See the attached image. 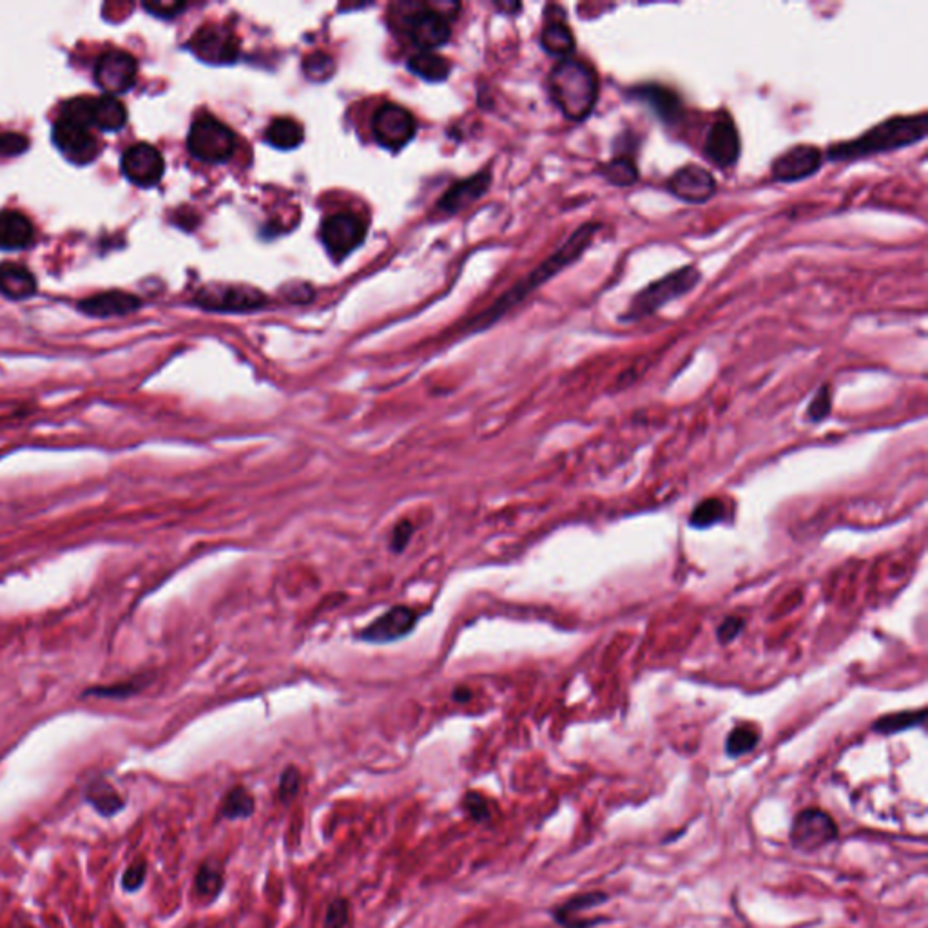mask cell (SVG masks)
<instances>
[{
    "instance_id": "9",
    "label": "cell",
    "mask_w": 928,
    "mask_h": 928,
    "mask_svg": "<svg viewBox=\"0 0 928 928\" xmlns=\"http://www.w3.org/2000/svg\"><path fill=\"white\" fill-rule=\"evenodd\" d=\"M838 838L834 818L823 809L811 807L798 812L791 825V843L802 853H812Z\"/></svg>"
},
{
    "instance_id": "20",
    "label": "cell",
    "mask_w": 928,
    "mask_h": 928,
    "mask_svg": "<svg viewBox=\"0 0 928 928\" xmlns=\"http://www.w3.org/2000/svg\"><path fill=\"white\" fill-rule=\"evenodd\" d=\"M140 305L142 301L136 296L122 290H113L82 299L79 303V308L84 314L93 318H113L134 313L136 308H140Z\"/></svg>"
},
{
    "instance_id": "45",
    "label": "cell",
    "mask_w": 928,
    "mask_h": 928,
    "mask_svg": "<svg viewBox=\"0 0 928 928\" xmlns=\"http://www.w3.org/2000/svg\"><path fill=\"white\" fill-rule=\"evenodd\" d=\"M185 8H187L185 3H176V0H160V3H145L143 4L145 12H149L154 17H164V19L176 17Z\"/></svg>"
},
{
    "instance_id": "47",
    "label": "cell",
    "mask_w": 928,
    "mask_h": 928,
    "mask_svg": "<svg viewBox=\"0 0 928 928\" xmlns=\"http://www.w3.org/2000/svg\"><path fill=\"white\" fill-rule=\"evenodd\" d=\"M410 535H412V526H410V522H407V520H405V522L398 524V526H396V529H394V533H392V540H391V543H392V550H394V552H403V550H405V546L408 545Z\"/></svg>"
},
{
    "instance_id": "32",
    "label": "cell",
    "mask_w": 928,
    "mask_h": 928,
    "mask_svg": "<svg viewBox=\"0 0 928 928\" xmlns=\"http://www.w3.org/2000/svg\"><path fill=\"white\" fill-rule=\"evenodd\" d=\"M145 685H147V676L140 675V676H133L129 680H122V682H115V683L88 687L82 692V696H95V699H111V700L116 699V700H122V699H129V696L140 692Z\"/></svg>"
},
{
    "instance_id": "22",
    "label": "cell",
    "mask_w": 928,
    "mask_h": 928,
    "mask_svg": "<svg viewBox=\"0 0 928 928\" xmlns=\"http://www.w3.org/2000/svg\"><path fill=\"white\" fill-rule=\"evenodd\" d=\"M606 901H607V894L606 892H600V890L582 892L579 896H573V898L566 899L563 905L555 907L554 908V917L564 928H589L593 924L586 923L580 917V914H584V912H588L591 908H597V907L604 905Z\"/></svg>"
},
{
    "instance_id": "30",
    "label": "cell",
    "mask_w": 928,
    "mask_h": 928,
    "mask_svg": "<svg viewBox=\"0 0 928 928\" xmlns=\"http://www.w3.org/2000/svg\"><path fill=\"white\" fill-rule=\"evenodd\" d=\"M303 127L292 118H276L271 122L265 133V140L276 149H296L303 142Z\"/></svg>"
},
{
    "instance_id": "5",
    "label": "cell",
    "mask_w": 928,
    "mask_h": 928,
    "mask_svg": "<svg viewBox=\"0 0 928 928\" xmlns=\"http://www.w3.org/2000/svg\"><path fill=\"white\" fill-rule=\"evenodd\" d=\"M187 147L194 159L209 164L227 162L236 149V136L214 116H200L193 122Z\"/></svg>"
},
{
    "instance_id": "2",
    "label": "cell",
    "mask_w": 928,
    "mask_h": 928,
    "mask_svg": "<svg viewBox=\"0 0 928 928\" xmlns=\"http://www.w3.org/2000/svg\"><path fill=\"white\" fill-rule=\"evenodd\" d=\"M598 221H586L580 227H577L571 236L537 269H533L526 278H522L517 285H513L488 313H485L479 318V323L483 327H488L490 323L497 322L501 316H504L513 306H517L520 301H524L529 294H533L538 287L548 283L552 278H555L559 272L573 265L577 260L584 256V253L589 249L593 238L598 235L600 230Z\"/></svg>"
},
{
    "instance_id": "7",
    "label": "cell",
    "mask_w": 928,
    "mask_h": 928,
    "mask_svg": "<svg viewBox=\"0 0 928 928\" xmlns=\"http://www.w3.org/2000/svg\"><path fill=\"white\" fill-rule=\"evenodd\" d=\"M740 143H742L740 131H738L733 116L729 113L722 111L711 122V125L706 133V138H704L702 150H704V157L711 164H715L720 169H729V168H735L740 159V152H742Z\"/></svg>"
},
{
    "instance_id": "36",
    "label": "cell",
    "mask_w": 928,
    "mask_h": 928,
    "mask_svg": "<svg viewBox=\"0 0 928 928\" xmlns=\"http://www.w3.org/2000/svg\"><path fill=\"white\" fill-rule=\"evenodd\" d=\"M334 69H336L334 58L323 51H314L313 55H308L303 62L305 74L314 82L329 81L334 74Z\"/></svg>"
},
{
    "instance_id": "3",
    "label": "cell",
    "mask_w": 928,
    "mask_h": 928,
    "mask_svg": "<svg viewBox=\"0 0 928 928\" xmlns=\"http://www.w3.org/2000/svg\"><path fill=\"white\" fill-rule=\"evenodd\" d=\"M548 90L554 104L568 120L584 122L597 107L600 82L588 60L566 56L552 67Z\"/></svg>"
},
{
    "instance_id": "25",
    "label": "cell",
    "mask_w": 928,
    "mask_h": 928,
    "mask_svg": "<svg viewBox=\"0 0 928 928\" xmlns=\"http://www.w3.org/2000/svg\"><path fill=\"white\" fill-rule=\"evenodd\" d=\"M37 290L33 274L19 263L0 265V292L10 299H26Z\"/></svg>"
},
{
    "instance_id": "11",
    "label": "cell",
    "mask_w": 928,
    "mask_h": 928,
    "mask_svg": "<svg viewBox=\"0 0 928 928\" xmlns=\"http://www.w3.org/2000/svg\"><path fill=\"white\" fill-rule=\"evenodd\" d=\"M372 133L379 145L398 150L414 138L416 120L408 109L398 104H384L374 113Z\"/></svg>"
},
{
    "instance_id": "37",
    "label": "cell",
    "mask_w": 928,
    "mask_h": 928,
    "mask_svg": "<svg viewBox=\"0 0 928 928\" xmlns=\"http://www.w3.org/2000/svg\"><path fill=\"white\" fill-rule=\"evenodd\" d=\"M223 887V876L219 869L212 867V864H203L196 874L194 889L200 898H214Z\"/></svg>"
},
{
    "instance_id": "14",
    "label": "cell",
    "mask_w": 928,
    "mask_h": 928,
    "mask_svg": "<svg viewBox=\"0 0 928 928\" xmlns=\"http://www.w3.org/2000/svg\"><path fill=\"white\" fill-rule=\"evenodd\" d=\"M667 193L683 203L700 205L709 202L718 189L717 178L702 166L685 164L676 169L666 182Z\"/></svg>"
},
{
    "instance_id": "27",
    "label": "cell",
    "mask_w": 928,
    "mask_h": 928,
    "mask_svg": "<svg viewBox=\"0 0 928 928\" xmlns=\"http://www.w3.org/2000/svg\"><path fill=\"white\" fill-rule=\"evenodd\" d=\"M598 175L614 187L635 185L640 176L633 154H614L609 162L598 166Z\"/></svg>"
},
{
    "instance_id": "19",
    "label": "cell",
    "mask_w": 928,
    "mask_h": 928,
    "mask_svg": "<svg viewBox=\"0 0 928 928\" xmlns=\"http://www.w3.org/2000/svg\"><path fill=\"white\" fill-rule=\"evenodd\" d=\"M628 97L646 104L666 125H676L685 116L683 102L680 95L662 84H639L628 90Z\"/></svg>"
},
{
    "instance_id": "16",
    "label": "cell",
    "mask_w": 928,
    "mask_h": 928,
    "mask_svg": "<svg viewBox=\"0 0 928 928\" xmlns=\"http://www.w3.org/2000/svg\"><path fill=\"white\" fill-rule=\"evenodd\" d=\"M53 142L73 164H90L100 154V143L90 127L64 118L53 125Z\"/></svg>"
},
{
    "instance_id": "44",
    "label": "cell",
    "mask_w": 928,
    "mask_h": 928,
    "mask_svg": "<svg viewBox=\"0 0 928 928\" xmlns=\"http://www.w3.org/2000/svg\"><path fill=\"white\" fill-rule=\"evenodd\" d=\"M301 786V775L296 767H287L279 778V798L283 802L294 800Z\"/></svg>"
},
{
    "instance_id": "4",
    "label": "cell",
    "mask_w": 928,
    "mask_h": 928,
    "mask_svg": "<svg viewBox=\"0 0 928 928\" xmlns=\"http://www.w3.org/2000/svg\"><path fill=\"white\" fill-rule=\"evenodd\" d=\"M700 279L702 272L699 269L694 265H683L660 279L651 281L632 297L626 313L621 314V322L635 323L657 314L667 303L689 294Z\"/></svg>"
},
{
    "instance_id": "35",
    "label": "cell",
    "mask_w": 928,
    "mask_h": 928,
    "mask_svg": "<svg viewBox=\"0 0 928 928\" xmlns=\"http://www.w3.org/2000/svg\"><path fill=\"white\" fill-rule=\"evenodd\" d=\"M724 513H726V506L720 499H706L704 503H700L692 510L689 522L692 528L704 529V528H709V526L720 522L724 519Z\"/></svg>"
},
{
    "instance_id": "21",
    "label": "cell",
    "mask_w": 928,
    "mask_h": 928,
    "mask_svg": "<svg viewBox=\"0 0 928 928\" xmlns=\"http://www.w3.org/2000/svg\"><path fill=\"white\" fill-rule=\"evenodd\" d=\"M540 46H543V49L548 55L557 56L559 60L571 56V53L575 51V35L563 10L559 15L546 17V24L543 28V33H540Z\"/></svg>"
},
{
    "instance_id": "26",
    "label": "cell",
    "mask_w": 928,
    "mask_h": 928,
    "mask_svg": "<svg viewBox=\"0 0 928 928\" xmlns=\"http://www.w3.org/2000/svg\"><path fill=\"white\" fill-rule=\"evenodd\" d=\"M93 125L102 131H120L127 122L125 106L111 95L93 99Z\"/></svg>"
},
{
    "instance_id": "13",
    "label": "cell",
    "mask_w": 928,
    "mask_h": 928,
    "mask_svg": "<svg viewBox=\"0 0 928 928\" xmlns=\"http://www.w3.org/2000/svg\"><path fill=\"white\" fill-rule=\"evenodd\" d=\"M138 74L136 58L122 49H109L99 56L95 65L97 84L111 97L129 91Z\"/></svg>"
},
{
    "instance_id": "34",
    "label": "cell",
    "mask_w": 928,
    "mask_h": 928,
    "mask_svg": "<svg viewBox=\"0 0 928 928\" xmlns=\"http://www.w3.org/2000/svg\"><path fill=\"white\" fill-rule=\"evenodd\" d=\"M760 742V733L752 726H738L731 731L726 742V751L731 758L751 752Z\"/></svg>"
},
{
    "instance_id": "15",
    "label": "cell",
    "mask_w": 928,
    "mask_h": 928,
    "mask_svg": "<svg viewBox=\"0 0 928 928\" xmlns=\"http://www.w3.org/2000/svg\"><path fill=\"white\" fill-rule=\"evenodd\" d=\"M366 236L365 221L352 212H339L325 219L322 240L334 258H345L354 253Z\"/></svg>"
},
{
    "instance_id": "28",
    "label": "cell",
    "mask_w": 928,
    "mask_h": 928,
    "mask_svg": "<svg viewBox=\"0 0 928 928\" xmlns=\"http://www.w3.org/2000/svg\"><path fill=\"white\" fill-rule=\"evenodd\" d=\"M86 800L97 809L102 816H113L118 814L124 809V798L118 795V791L106 780L99 778L93 780L86 789Z\"/></svg>"
},
{
    "instance_id": "6",
    "label": "cell",
    "mask_w": 928,
    "mask_h": 928,
    "mask_svg": "<svg viewBox=\"0 0 928 928\" xmlns=\"http://www.w3.org/2000/svg\"><path fill=\"white\" fill-rule=\"evenodd\" d=\"M405 6L408 12H405L403 4L394 6L400 12L394 17L400 21V28L421 51H432L435 47L444 46L450 40L451 31L448 26V19L441 17L437 12L425 4Z\"/></svg>"
},
{
    "instance_id": "41",
    "label": "cell",
    "mask_w": 928,
    "mask_h": 928,
    "mask_svg": "<svg viewBox=\"0 0 928 928\" xmlns=\"http://www.w3.org/2000/svg\"><path fill=\"white\" fill-rule=\"evenodd\" d=\"M830 408H832L830 384H823L821 389L816 392V396L812 398V401L809 405V410H807V416H809L811 421L820 423V421H823L830 414Z\"/></svg>"
},
{
    "instance_id": "12",
    "label": "cell",
    "mask_w": 928,
    "mask_h": 928,
    "mask_svg": "<svg viewBox=\"0 0 928 928\" xmlns=\"http://www.w3.org/2000/svg\"><path fill=\"white\" fill-rule=\"evenodd\" d=\"M189 49L203 62L223 65L232 64L240 55V40L225 26H202L189 40Z\"/></svg>"
},
{
    "instance_id": "31",
    "label": "cell",
    "mask_w": 928,
    "mask_h": 928,
    "mask_svg": "<svg viewBox=\"0 0 928 928\" xmlns=\"http://www.w3.org/2000/svg\"><path fill=\"white\" fill-rule=\"evenodd\" d=\"M256 802L254 796L242 786L232 787L219 805V816L227 820H242L254 814Z\"/></svg>"
},
{
    "instance_id": "29",
    "label": "cell",
    "mask_w": 928,
    "mask_h": 928,
    "mask_svg": "<svg viewBox=\"0 0 928 928\" xmlns=\"http://www.w3.org/2000/svg\"><path fill=\"white\" fill-rule=\"evenodd\" d=\"M408 67L428 82H441L450 74V62L432 51H419L408 60Z\"/></svg>"
},
{
    "instance_id": "39",
    "label": "cell",
    "mask_w": 928,
    "mask_h": 928,
    "mask_svg": "<svg viewBox=\"0 0 928 928\" xmlns=\"http://www.w3.org/2000/svg\"><path fill=\"white\" fill-rule=\"evenodd\" d=\"M462 809L464 812H467L474 821L477 823H483V821H488L490 816H492V811H490V802L481 795V793H467L462 798Z\"/></svg>"
},
{
    "instance_id": "8",
    "label": "cell",
    "mask_w": 928,
    "mask_h": 928,
    "mask_svg": "<svg viewBox=\"0 0 928 928\" xmlns=\"http://www.w3.org/2000/svg\"><path fill=\"white\" fill-rule=\"evenodd\" d=\"M825 162L823 150L811 143L793 145L772 160L770 178L780 184H795L814 176Z\"/></svg>"
},
{
    "instance_id": "33",
    "label": "cell",
    "mask_w": 928,
    "mask_h": 928,
    "mask_svg": "<svg viewBox=\"0 0 928 928\" xmlns=\"http://www.w3.org/2000/svg\"><path fill=\"white\" fill-rule=\"evenodd\" d=\"M924 717H926V711L924 709H917V711H901V713H894V715H887V717H881L878 722H874L872 729L880 735H894V733H899V731H907L910 727H915V726H921L924 722Z\"/></svg>"
},
{
    "instance_id": "17",
    "label": "cell",
    "mask_w": 928,
    "mask_h": 928,
    "mask_svg": "<svg viewBox=\"0 0 928 928\" xmlns=\"http://www.w3.org/2000/svg\"><path fill=\"white\" fill-rule=\"evenodd\" d=\"M122 171L134 185L152 187L162 180L166 162L157 147L149 143H136L124 152Z\"/></svg>"
},
{
    "instance_id": "46",
    "label": "cell",
    "mask_w": 928,
    "mask_h": 928,
    "mask_svg": "<svg viewBox=\"0 0 928 928\" xmlns=\"http://www.w3.org/2000/svg\"><path fill=\"white\" fill-rule=\"evenodd\" d=\"M742 628H743L742 618H738V616L726 618V621L718 628V640L722 644H729L731 640H735L742 633Z\"/></svg>"
},
{
    "instance_id": "1",
    "label": "cell",
    "mask_w": 928,
    "mask_h": 928,
    "mask_svg": "<svg viewBox=\"0 0 928 928\" xmlns=\"http://www.w3.org/2000/svg\"><path fill=\"white\" fill-rule=\"evenodd\" d=\"M928 115H905L890 116L853 140H843L832 143L823 157L829 162H856L865 160L876 154L892 152L898 149L910 147L926 138Z\"/></svg>"
},
{
    "instance_id": "42",
    "label": "cell",
    "mask_w": 928,
    "mask_h": 928,
    "mask_svg": "<svg viewBox=\"0 0 928 928\" xmlns=\"http://www.w3.org/2000/svg\"><path fill=\"white\" fill-rule=\"evenodd\" d=\"M348 914H350L348 901L343 898H336L327 908L323 928H347L348 917H350Z\"/></svg>"
},
{
    "instance_id": "43",
    "label": "cell",
    "mask_w": 928,
    "mask_h": 928,
    "mask_svg": "<svg viewBox=\"0 0 928 928\" xmlns=\"http://www.w3.org/2000/svg\"><path fill=\"white\" fill-rule=\"evenodd\" d=\"M145 874H147V864L143 858H136L129 869L124 872V878H122V887L124 890L127 892H134L142 887L143 880H145Z\"/></svg>"
},
{
    "instance_id": "40",
    "label": "cell",
    "mask_w": 928,
    "mask_h": 928,
    "mask_svg": "<svg viewBox=\"0 0 928 928\" xmlns=\"http://www.w3.org/2000/svg\"><path fill=\"white\" fill-rule=\"evenodd\" d=\"M30 147V142L24 134L15 131H0V157H19V154L26 152Z\"/></svg>"
},
{
    "instance_id": "10",
    "label": "cell",
    "mask_w": 928,
    "mask_h": 928,
    "mask_svg": "<svg viewBox=\"0 0 928 928\" xmlns=\"http://www.w3.org/2000/svg\"><path fill=\"white\" fill-rule=\"evenodd\" d=\"M265 301L267 297L258 288L244 285H211L196 296L200 306L216 313H249L262 308Z\"/></svg>"
},
{
    "instance_id": "23",
    "label": "cell",
    "mask_w": 928,
    "mask_h": 928,
    "mask_svg": "<svg viewBox=\"0 0 928 928\" xmlns=\"http://www.w3.org/2000/svg\"><path fill=\"white\" fill-rule=\"evenodd\" d=\"M33 223L19 211L0 212V249L19 251L33 242Z\"/></svg>"
},
{
    "instance_id": "18",
    "label": "cell",
    "mask_w": 928,
    "mask_h": 928,
    "mask_svg": "<svg viewBox=\"0 0 928 928\" xmlns=\"http://www.w3.org/2000/svg\"><path fill=\"white\" fill-rule=\"evenodd\" d=\"M417 624V613L407 606H396L366 626L359 639L370 644H389L407 637Z\"/></svg>"
},
{
    "instance_id": "24",
    "label": "cell",
    "mask_w": 928,
    "mask_h": 928,
    "mask_svg": "<svg viewBox=\"0 0 928 928\" xmlns=\"http://www.w3.org/2000/svg\"><path fill=\"white\" fill-rule=\"evenodd\" d=\"M488 185H490V175L488 173H481L474 178H468V180H462L459 184H455L439 202V209L446 214H451V212H457L460 211L462 207L470 205L472 202H476L477 198H481L486 191H488Z\"/></svg>"
},
{
    "instance_id": "38",
    "label": "cell",
    "mask_w": 928,
    "mask_h": 928,
    "mask_svg": "<svg viewBox=\"0 0 928 928\" xmlns=\"http://www.w3.org/2000/svg\"><path fill=\"white\" fill-rule=\"evenodd\" d=\"M91 116H93V99L79 97V99H73V100L65 102L62 107L64 120H69L73 124H79L84 127L93 125Z\"/></svg>"
}]
</instances>
